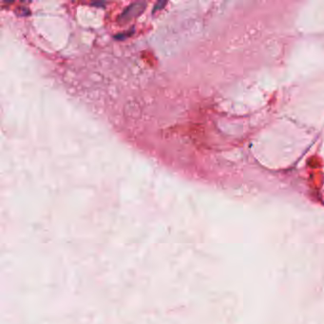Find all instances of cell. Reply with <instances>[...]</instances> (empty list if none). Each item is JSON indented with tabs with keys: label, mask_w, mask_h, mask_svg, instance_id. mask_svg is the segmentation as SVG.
<instances>
[{
	"label": "cell",
	"mask_w": 324,
	"mask_h": 324,
	"mask_svg": "<svg viewBox=\"0 0 324 324\" xmlns=\"http://www.w3.org/2000/svg\"><path fill=\"white\" fill-rule=\"evenodd\" d=\"M147 3L144 1H138V2H133L130 5H128L126 9H124L122 14L118 16V22L119 23H127L130 21L133 18L137 17L140 15L144 10L145 9Z\"/></svg>",
	"instance_id": "1"
},
{
	"label": "cell",
	"mask_w": 324,
	"mask_h": 324,
	"mask_svg": "<svg viewBox=\"0 0 324 324\" xmlns=\"http://www.w3.org/2000/svg\"><path fill=\"white\" fill-rule=\"evenodd\" d=\"M165 4H167V2H165V1H158V2L155 4L154 8H153L152 12H153V14H154V12H156L157 11L162 10V9H163V8H164V6L165 5Z\"/></svg>",
	"instance_id": "3"
},
{
	"label": "cell",
	"mask_w": 324,
	"mask_h": 324,
	"mask_svg": "<svg viewBox=\"0 0 324 324\" xmlns=\"http://www.w3.org/2000/svg\"><path fill=\"white\" fill-rule=\"evenodd\" d=\"M19 9L21 10V14H23V15H27V14H30V11H29V10L27 9V8H25V7H23V8H22V7H20Z\"/></svg>",
	"instance_id": "5"
},
{
	"label": "cell",
	"mask_w": 324,
	"mask_h": 324,
	"mask_svg": "<svg viewBox=\"0 0 324 324\" xmlns=\"http://www.w3.org/2000/svg\"><path fill=\"white\" fill-rule=\"evenodd\" d=\"M132 34H133V29L132 30H128L127 31H123V32H120V34H117L116 35H114V38L116 40H124L127 38V37H129Z\"/></svg>",
	"instance_id": "2"
},
{
	"label": "cell",
	"mask_w": 324,
	"mask_h": 324,
	"mask_svg": "<svg viewBox=\"0 0 324 324\" xmlns=\"http://www.w3.org/2000/svg\"><path fill=\"white\" fill-rule=\"evenodd\" d=\"M91 5H93L95 7H102V6H105L106 5V2H104V1H96V2H92V3H91Z\"/></svg>",
	"instance_id": "4"
}]
</instances>
